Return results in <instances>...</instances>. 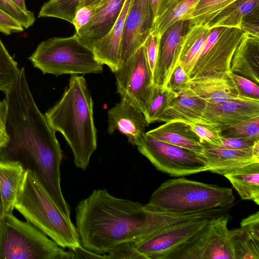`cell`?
Segmentation results:
<instances>
[{
  "label": "cell",
  "instance_id": "6da1fadb",
  "mask_svg": "<svg viewBox=\"0 0 259 259\" xmlns=\"http://www.w3.org/2000/svg\"><path fill=\"white\" fill-rule=\"evenodd\" d=\"M76 227L81 245L105 254L116 245L148 236L168 226L164 212L121 199L106 189L94 190L77 204Z\"/></svg>",
  "mask_w": 259,
  "mask_h": 259
},
{
  "label": "cell",
  "instance_id": "7a4b0ae2",
  "mask_svg": "<svg viewBox=\"0 0 259 259\" xmlns=\"http://www.w3.org/2000/svg\"><path fill=\"white\" fill-rule=\"evenodd\" d=\"M51 127L64 136L72 150L75 166L85 170L97 148L93 102L86 80L71 75L60 100L45 113Z\"/></svg>",
  "mask_w": 259,
  "mask_h": 259
},
{
  "label": "cell",
  "instance_id": "3957f363",
  "mask_svg": "<svg viewBox=\"0 0 259 259\" xmlns=\"http://www.w3.org/2000/svg\"><path fill=\"white\" fill-rule=\"evenodd\" d=\"M15 209L59 246L74 251L81 246L76 227L62 211L36 175L26 170Z\"/></svg>",
  "mask_w": 259,
  "mask_h": 259
},
{
  "label": "cell",
  "instance_id": "277c9868",
  "mask_svg": "<svg viewBox=\"0 0 259 259\" xmlns=\"http://www.w3.org/2000/svg\"><path fill=\"white\" fill-rule=\"evenodd\" d=\"M234 201L231 188L182 178L161 184L146 204L161 212L191 213L231 207Z\"/></svg>",
  "mask_w": 259,
  "mask_h": 259
},
{
  "label": "cell",
  "instance_id": "5b68a950",
  "mask_svg": "<svg viewBox=\"0 0 259 259\" xmlns=\"http://www.w3.org/2000/svg\"><path fill=\"white\" fill-rule=\"evenodd\" d=\"M28 59L44 74L56 76L100 73L103 70L93 52L75 34L42 41Z\"/></svg>",
  "mask_w": 259,
  "mask_h": 259
},
{
  "label": "cell",
  "instance_id": "8992f818",
  "mask_svg": "<svg viewBox=\"0 0 259 259\" xmlns=\"http://www.w3.org/2000/svg\"><path fill=\"white\" fill-rule=\"evenodd\" d=\"M42 232L13 213L0 222V259H74Z\"/></svg>",
  "mask_w": 259,
  "mask_h": 259
},
{
  "label": "cell",
  "instance_id": "52a82bcc",
  "mask_svg": "<svg viewBox=\"0 0 259 259\" xmlns=\"http://www.w3.org/2000/svg\"><path fill=\"white\" fill-rule=\"evenodd\" d=\"M244 34L237 28H211L193 61L188 74L189 79L229 72L232 57Z\"/></svg>",
  "mask_w": 259,
  "mask_h": 259
},
{
  "label": "cell",
  "instance_id": "ba28073f",
  "mask_svg": "<svg viewBox=\"0 0 259 259\" xmlns=\"http://www.w3.org/2000/svg\"><path fill=\"white\" fill-rule=\"evenodd\" d=\"M155 168L172 177L209 171L197 153L157 140L145 133L136 146Z\"/></svg>",
  "mask_w": 259,
  "mask_h": 259
},
{
  "label": "cell",
  "instance_id": "9c48e42d",
  "mask_svg": "<svg viewBox=\"0 0 259 259\" xmlns=\"http://www.w3.org/2000/svg\"><path fill=\"white\" fill-rule=\"evenodd\" d=\"M230 218L226 213L210 219L168 259H234L228 228Z\"/></svg>",
  "mask_w": 259,
  "mask_h": 259
},
{
  "label": "cell",
  "instance_id": "30bf717a",
  "mask_svg": "<svg viewBox=\"0 0 259 259\" xmlns=\"http://www.w3.org/2000/svg\"><path fill=\"white\" fill-rule=\"evenodd\" d=\"M115 74L117 92L143 112L152 97L154 84L153 73L143 45L123 61Z\"/></svg>",
  "mask_w": 259,
  "mask_h": 259
},
{
  "label": "cell",
  "instance_id": "8fae6325",
  "mask_svg": "<svg viewBox=\"0 0 259 259\" xmlns=\"http://www.w3.org/2000/svg\"><path fill=\"white\" fill-rule=\"evenodd\" d=\"M210 219L204 218L178 223L134 243L148 259H168L204 227Z\"/></svg>",
  "mask_w": 259,
  "mask_h": 259
},
{
  "label": "cell",
  "instance_id": "7c38bea8",
  "mask_svg": "<svg viewBox=\"0 0 259 259\" xmlns=\"http://www.w3.org/2000/svg\"><path fill=\"white\" fill-rule=\"evenodd\" d=\"M153 23L149 0H134L127 14L120 46V64L142 46Z\"/></svg>",
  "mask_w": 259,
  "mask_h": 259
},
{
  "label": "cell",
  "instance_id": "4fadbf2b",
  "mask_svg": "<svg viewBox=\"0 0 259 259\" xmlns=\"http://www.w3.org/2000/svg\"><path fill=\"white\" fill-rule=\"evenodd\" d=\"M189 24V20L178 21L160 37L153 75L154 85L167 87L170 76L179 63L182 41Z\"/></svg>",
  "mask_w": 259,
  "mask_h": 259
},
{
  "label": "cell",
  "instance_id": "5bb4252c",
  "mask_svg": "<svg viewBox=\"0 0 259 259\" xmlns=\"http://www.w3.org/2000/svg\"><path fill=\"white\" fill-rule=\"evenodd\" d=\"M259 116V100L207 103L199 123L221 129Z\"/></svg>",
  "mask_w": 259,
  "mask_h": 259
},
{
  "label": "cell",
  "instance_id": "9a60e30c",
  "mask_svg": "<svg viewBox=\"0 0 259 259\" xmlns=\"http://www.w3.org/2000/svg\"><path fill=\"white\" fill-rule=\"evenodd\" d=\"M199 157L210 167L209 171L224 176L245 165L259 162V140L248 149L223 148L203 142Z\"/></svg>",
  "mask_w": 259,
  "mask_h": 259
},
{
  "label": "cell",
  "instance_id": "2e32d148",
  "mask_svg": "<svg viewBox=\"0 0 259 259\" xmlns=\"http://www.w3.org/2000/svg\"><path fill=\"white\" fill-rule=\"evenodd\" d=\"M149 125L142 111L125 98H121L107 112L108 133L112 135L118 131L133 146H136Z\"/></svg>",
  "mask_w": 259,
  "mask_h": 259
},
{
  "label": "cell",
  "instance_id": "e0dca14e",
  "mask_svg": "<svg viewBox=\"0 0 259 259\" xmlns=\"http://www.w3.org/2000/svg\"><path fill=\"white\" fill-rule=\"evenodd\" d=\"M187 87L207 103H220L233 100H256L243 95L229 72L189 79Z\"/></svg>",
  "mask_w": 259,
  "mask_h": 259
},
{
  "label": "cell",
  "instance_id": "ac0fdd59",
  "mask_svg": "<svg viewBox=\"0 0 259 259\" xmlns=\"http://www.w3.org/2000/svg\"><path fill=\"white\" fill-rule=\"evenodd\" d=\"M125 0H102L89 22L75 31L79 40L91 50L105 37L117 20Z\"/></svg>",
  "mask_w": 259,
  "mask_h": 259
},
{
  "label": "cell",
  "instance_id": "d6986e66",
  "mask_svg": "<svg viewBox=\"0 0 259 259\" xmlns=\"http://www.w3.org/2000/svg\"><path fill=\"white\" fill-rule=\"evenodd\" d=\"M134 0H125L122 10L109 32L91 48L97 60L114 73L120 65V46L125 19Z\"/></svg>",
  "mask_w": 259,
  "mask_h": 259
},
{
  "label": "cell",
  "instance_id": "ffe728a7",
  "mask_svg": "<svg viewBox=\"0 0 259 259\" xmlns=\"http://www.w3.org/2000/svg\"><path fill=\"white\" fill-rule=\"evenodd\" d=\"M206 103L187 87L177 93L176 97L157 118V121L178 120L199 123Z\"/></svg>",
  "mask_w": 259,
  "mask_h": 259
},
{
  "label": "cell",
  "instance_id": "44dd1931",
  "mask_svg": "<svg viewBox=\"0 0 259 259\" xmlns=\"http://www.w3.org/2000/svg\"><path fill=\"white\" fill-rule=\"evenodd\" d=\"M230 71L258 85V37L244 33L232 57Z\"/></svg>",
  "mask_w": 259,
  "mask_h": 259
},
{
  "label": "cell",
  "instance_id": "7402d4cb",
  "mask_svg": "<svg viewBox=\"0 0 259 259\" xmlns=\"http://www.w3.org/2000/svg\"><path fill=\"white\" fill-rule=\"evenodd\" d=\"M146 133L157 140L195 153H200L203 148V141L184 121L166 122Z\"/></svg>",
  "mask_w": 259,
  "mask_h": 259
},
{
  "label": "cell",
  "instance_id": "603a6c76",
  "mask_svg": "<svg viewBox=\"0 0 259 259\" xmlns=\"http://www.w3.org/2000/svg\"><path fill=\"white\" fill-rule=\"evenodd\" d=\"M25 172L18 162L0 159V196L5 215L13 213Z\"/></svg>",
  "mask_w": 259,
  "mask_h": 259
},
{
  "label": "cell",
  "instance_id": "cb8c5ba5",
  "mask_svg": "<svg viewBox=\"0 0 259 259\" xmlns=\"http://www.w3.org/2000/svg\"><path fill=\"white\" fill-rule=\"evenodd\" d=\"M230 182L242 200L259 204V162L238 168L224 176Z\"/></svg>",
  "mask_w": 259,
  "mask_h": 259
},
{
  "label": "cell",
  "instance_id": "d4e9b609",
  "mask_svg": "<svg viewBox=\"0 0 259 259\" xmlns=\"http://www.w3.org/2000/svg\"><path fill=\"white\" fill-rule=\"evenodd\" d=\"M210 30L207 27L189 24L182 41L178 62L187 76Z\"/></svg>",
  "mask_w": 259,
  "mask_h": 259
},
{
  "label": "cell",
  "instance_id": "484cf974",
  "mask_svg": "<svg viewBox=\"0 0 259 259\" xmlns=\"http://www.w3.org/2000/svg\"><path fill=\"white\" fill-rule=\"evenodd\" d=\"M259 10V0H237L218 14L207 25L240 29L243 20L254 11Z\"/></svg>",
  "mask_w": 259,
  "mask_h": 259
},
{
  "label": "cell",
  "instance_id": "4316f807",
  "mask_svg": "<svg viewBox=\"0 0 259 259\" xmlns=\"http://www.w3.org/2000/svg\"><path fill=\"white\" fill-rule=\"evenodd\" d=\"M230 235L234 259H259V233L241 227Z\"/></svg>",
  "mask_w": 259,
  "mask_h": 259
},
{
  "label": "cell",
  "instance_id": "83f0119b",
  "mask_svg": "<svg viewBox=\"0 0 259 259\" xmlns=\"http://www.w3.org/2000/svg\"><path fill=\"white\" fill-rule=\"evenodd\" d=\"M237 0H199L188 17L189 25H207L221 12Z\"/></svg>",
  "mask_w": 259,
  "mask_h": 259
},
{
  "label": "cell",
  "instance_id": "f1b7e54d",
  "mask_svg": "<svg viewBox=\"0 0 259 259\" xmlns=\"http://www.w3.org/2000/svg\"><path fill=\"white\" fill-rule=\"evenodd\" d=\"M199 0H178L174 6L160 19L154 23L150 34L158 37L175 22L187 20Z\"/></svg>",
  "mask_w": 259,
  "mask_h": 259
},
{
  "label": "cell",
  "instance_id": "f546056e",
  "mask_svg": "<svg viewBox=\"0 0 259 259\" xmlns=\"http://www.w3.org/2000/svg\"><path fill=\"white\" fill-rule=\"evenodd\" d=\"M177 93L166 87L154 85L153 92L145 111V118L149 124L157 121L169 104L176 97Z\"/></svg>",
  "mask_w": 259,
  "mask_h": 259
},
{
  "label": "cell",
  "instance_id": "4dcf8cb0",
  "mask_svg": "<svg viewBox=\"0 0 259 259\" xmlns=\"http://www.w3.org/2000/svg\"><path fill=\"white\" fill-rule=\"evenodd\" d=\"M20 69L0 39V91L10 92L18 79Z\"/></svg>",
  "mask_w": 259,
  "mask_h": 259
},
{
  "label": "cell",
  "instance_id": "1f68e13d",
  "mask_svg": "<svg viewBox=\"0 0 259 259\" xmlns=\"http://www.w3.org/2000/svg\"><path fill=\"white\" fill-rule=\"evenodd\" d=\"M222 137L259 139V116L231 125L222 131Z\"/></svg>",
  "mask_w": 259,
  "mask_h": 259
},
{
  "label": "cell",
  "instance_id": "d6a6232c",
  "mask_svg": "<svg viewBox=\"0 0 259 259\" xmlns=\"http://www.w3.org/2000/svg\"><path fill=\"white\" fill-rule=\"evenodd\" d=\"M0 9L15 19L25 29L32 25L35 20L33 12L22 11L11 0H0Z\"/></svg>",
  "mask_w": 259,
  "mask_h": 259
},
{
  "label": "cell",
  "instance_id": "836d02e7",
  "mask_svg": "<svg viewBox=\"0 0 259 259\" xmlns=\"http://www.w3.org/2000/svg\"><path fill=\"white\" fill-rule=\"evenodd\" d=\"M105 254L106 259H148L136 247L134 241L119 244Z\"/></svg>",
  "mask_w": 259,
  "mask_h": 259
},
{
  "label": "cell",
  "instance_id": "e575fe53",
  "mask_svg": "<svg viewBox=\"0 0 259 259\" xmlns=\"http://www.w3.org/2000/svg\"><path fill=\"white\" fill-rule=\"evenodd\" d=\"M193 131L204 142L219 146L222 142V130L219 128L197 123H188Z\"/></svg>",
  "mask_w": 259,
  "mask_h": 259
},
{
  "label": "cell",
  "instance_id": "d590c367",
  "mask_svg": "<svg viewBox=\"0 0 259 259\" xmlns=\"http://www.w3.org/2000/svg\"><path fill=\"white\" fill-rule=\"evenodd\" d=\"M229 74L240 92L244 96L259 100V87L251 80L231 71Z\"/></svg>",
  "mask_w": 259,
  "mask_h": 259
},
{
  "label": "cell",
  "instance_id": "8d00e7d4",
  "mask_svg": "<svg viewBox=\"0 0 259 259\" xmlns=\"http://www.w3.org/2000/svg\"><path fill=\"white\" fill-rule=\"evenodd\" d=\"M189 79L185 71L178 63L170 76L167 87L177 93L187 87Z\"/></svg>",
  "mask_w": 259,
  "mask_h": 259
},
{
  "label": "cell",
  "instance_id": "74e56055",
  "mask_svg": "<svg viewBox=\"0 0 259 259\" xmlns=\"http://www.w3.org/2000/svg\"><path fill=\"white\" fill-rule=\"evenodd\" d=\"M160 38L150 34L143 44L146 59L153 75L158 54Z\"/></svg>",
  "mask_w": 259,
  "mask_h": 259
},
{
  "label": "cell",
  "instance_id": "f35d334b",
  "mask_svg": "<svg viewBox=\"0 0 259 259\" xmlns=\"http://www.w3.org/2000/svg\"><path fill=\"white\" fill-rule=\"evenodd\" d=\"M178 0H149L152 14V24L168 12Z\"/></svg>",
  "mask_w": 259,
  "mask_h": 259
},
{
  "label": "cell",
  "instance_id": "ab89813d",
  "mask_svg": "<svg viewBox=\"0 0 259 259\" xmlns=\"http://www.w3.org/2000/svg\"><path fill=\"white\" fill-rule=\"evenodd\" d=\"M24 29L18 21L0 9V32L10 35L20 32Z\"/></svg>",
  "mask_w": 259,
  "mask_h": 259
},
{
  "label": "cell",
  "instance_id": "60d3db41",
  "mask_svg": "<svg viewBox=\"0 0 259 259\" xmlns=\"http://www.w3.org/2000/svg\"><path fill=\"white\" fill-rule=\"evenodd\" d=\"M259 139L222 137V142L218 147L234 150L248 149L252 147Z\"/></svg>",
  "mask_w": 259,
  "mask_h": 259
},
{
  "label": "cell",
  "instance_id": "b9f144b4",
  "mask_svg": "<svg viewBox=\"0 0 259 259\" xmlns=\"http://www.w3.org/2000/svg\"><path fill=\"white\" fill-rule=\"evenodd\" d=\"M259 10H256L244 18L240 29L244 33L259 38Z\"/></svg>",
  "mask_w": 259,
  "mask_h": 259
},
{
  "label": "cell",
  "instance_id": "7bdbcfd3",
  "mask_svg": "<svg viewBox=\"0 0 259 259\" xmlns=\"http://www.w3.org/2000/svg\"><path fill=\"white\" fill-rule=\"evenodd\" d=\"M98 4L95 6L82 7L76 10L72 23L74 26L75 31L89 22L94 15Z\"/></svg>",
  "mask_w": 259,
  "mask_h": 259
},
{
  "label": "cell",
  "instance_id": "ee69618b",
  "mask_svg": "<svg viewBox=\"0 0 259 259\" xmlns=\"http://www.w3.org/2000/svg\"><path fill=\"white\" fill-rule=\"evenodd\" d=\"M8 106L5 98L0 100V149L7 143L9 137L6 131Z\"/></svg>",
  "mask_w": 259,
  "mask_h": 259
},
{
  "label": "cell",
  "instance_id": "f6af8a7d",
  "mask_svg": "<svg viewBox=\"0 0 259 259\" xmlns=\"http://www.w3.org/2000/svg\"><path fill=\"white\" fill-rule=\"evenodd\" d=\"M73 252L75 255V258H90L106 259L105 254H101L96 253L85 249L82 245L77 248Z\"/></svg>",
  "mask_w": 259,
  "mask_h": 259
},
{
  "label": "cell",
  "instance_id": "bcb514c9",
  "mask_svg": "<svg viewBox=\"0 0 259 259\" xmlns=\"http://www.w3.org/2000/svg\"><path fill=\"white\" fill-rule=\"evenodd\" d=\"M102 1V0H77L78 4L77 9L82 7L97 5Z\"/></svg>",
  "mask_w": 259,
  "mask_h": 259
},
{
  "label": "cell",
  "instance_id": "7dc6e473",
  "mask_svg": "<svg viewBox=\"0 0 259 259\" xmlns=\"http://www.w3.org/2000/svg\"><path fill=\"white\" fill-rule=\"evenodd\" d=\"M17 7L24 12H28L29 10L26 8L24 0H11Z\"/></svg>",
  "mask_w": 259,
  "mask_h": 259
},
{
  "label": "cell",
  "instance_id": "c3c4849f",
  "mask_svg": "<svg viewBox=\"0 0 259 259\" xmlns=\"http://www.w3.org/2000/svg\"><path fill=\"white\" fill-rule=\"evenodd\" d=\"M5 215V214L4 213L3 204H2V200H1V196H0V222L3 220V219L4 218Z\"/></svg>",
  "mask_w": 259,
  "mask_h": 259
}]
</instances>
